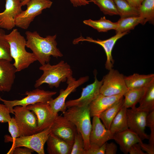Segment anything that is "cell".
Returning <instances> with one entry per match:
<instances>
[{"mask_svg": "<svg viewBox=\"0 0 154 154\" xmlns=\"http://www.w3.org/2000/svg\"><path fill=\"white\" fill-rule=\"evenodd\" d=\"M26 46L32 51L37 60L42 65L49 63L51 56L58 58L63 55L57 47L56 34L41 37L36 31L25 32Z\"/></svg>", "mask_w": 154, "mask_h": 154, "instance_id": "1", "label": "cell"}, {"mask_svg": "<svg viewBox=\"0 0 154 154\" xmlns=\"http://www.w3.org/2000/svg\"><path fill=\"white\" fill-rule=\"evenodd\" d=\"M9 43L11 56L14 60L13 64L17 72L28 68L37 60L32 53L27 51L26 40L17 29H14L9 34L5 36Z\"/></svg>", "mask_w": 154, "mask_h": 154, "instance_id": "2", "label": "cell"}, {"mask_svg": "<svg viewBox=\"0 0 154 154\" xmlns=\"http://www.w3.org/2000/svg\"><path fill=\"white\" fill-rule=\"evenodd\" d=\"M39 68L43 71V73L36 80L34 85L36 88L44 84H48L51 88H58L61 82L66 81L67 78L72 75L70 66L63 60L54 65H51L49 62L45 63L42 65Z\"/></svg>", "mask_w": 154, "mask_h": 154, "instance_id": "3", "label": "cell"}, {"mask_svg": "<svg viewBox=\"0 0 154 154\" xmlns=\"http://www.w3.org/2000/svg\"><path fill=\"white\" fill-rule=\"evenodd\" d=\"M68 108L63 113V116L75 126L83 138L85 149H87L90 146L89 137L92 127L89 105Z\"/></svg>", "mask_w": 154, "mask_h": 154, "instance_id": "4", "label": "cell"}, {"mask_svg": "<svg viewBox=\"0 0 154 154\" xmlns=\"http://www.w3.org/2000/svg\"><path fill=\"white\" fill-rule=\"evenodd\" d=\"M52 4L50 0H30L26 5V9L22 10L15 18V26L27 29L35 18L40 14L43 10L50 7Z\"/></svg>", "mask_w": 154, "mask_h": 154, "instance_id": "5", "label": "cell"}, {"mask_svg": "<svg viewBox=\"0 0 154 154\" xmlns=\"http://www.w3.org/2000/svg\"><path fill=\"white\" fill-rule=\"evenodd\" d=\"M14 118L18 127L20 136L38 132L37 120L34 113L27 106H16L13 108Z\"/></svg>", "mask_w": 154, "mask_h": 154, "instance_id": "6", "label": "cell"}, {"mask_svg": "<svg viewBox=\"0 0 154 154\" xmlns=\"http://www.w3.org/2000/svg\"><path fill=\"white\" fill-rule=\"evenodd\" d=\"M56 93L55 91H45L36 88L32 91H26L27 96L21 100H7L0 97V101L9 109L10 113L13 114V108L16 106H27L38 102L47 103L52 99V97Z\"/></svg>", "mask_w": 154, "mask_h": 154, "instance_id": "7", "label": "cell"}, {"mask_svg": "<svg viewBox=\"0 0 154 154\" xmlns=\"http://www.w3.org/2000/svg\"><path fill=\"white\" fill-rule=\"evenodd\" d=\"M51 126L35 134L20 136L16 138L11 141L12 145L7 153L16 147H24L31 149L38 154H44V145L51 133Z\"/></svg>", "mask_w": 154, "mask_h": 154, "instance_id": "8", "label": "cell"}, {"mask_svg": "<svg viewBox=\"0 0 154 154\" xmlns=\"http://www.w3.org/2000/svg\"><path fill=\"white\" fill-rule=\"evenodd\" d=\"M100 94L111 96L123 94L128 90L124 80V76L116 70L113 68L103 78Z\"/></svg>", "mask_w": 154, "mask_h": 154, "instance_id": "9", "label": "cell"}, {"mask_svg": "<svg viewBox=\"0 0 154 154\" xmlns=\"http://www.w3.org/2000/svg\"><path fill=\"white\" fill-rule=\"evenodd\" d=\"M89 79V77L88 76L81 77L77 80L72 76L68 78L66 88L65 90H61L60 94L57 97L47 102L54 112L58 114L59 112L62 113L64 112L67 108L66 105V100L67 97L72 92H74L77 88L87 82Z\"/></svg>", "mask_w": 154, "mask_h": 154, "instance_id": "10", "label": "cell"}, {"mask_svg": "<svg viewBox=\"0 0 154 154\" xmlns=\"http://www.w3.org/2000/svg\"><path fill=\"white\" fill-rule=\"evenodd\" d=\"M27 107L33 112L37 117L38 132L51 126L58 115L54 112L47 103L38 102Z\"/></svg>", "mask_w": 154, "mask_h": 154, "instance_id": "11", "label": "cell"}, {"mask_svg": "<svg viewBox=\"0 0 154 154\" xmlns=\"http://www.w3.org/2000/svg\"><path fill=\"white\" fill-rule=\"evenodd\" d=\"M148 113L136 107L126 110L128 128L136 133L142 140L149 139V135L145 131L146 117Z\"/></svg>", "mask_w": 154, "mask_h": 154, "instance_id": "12", "label": "cell"}, {"mask_svg": "<svg viewBox=\"0 0 154 154\" xmlns=\"http://www.w3.org/2000/svg\"><path fill=\"white\" fill-rule=\"evenodd\" d=\"M51 129V133L73 145L77 130L74 124L64 116H57Z\"/></svg>", "mask_w": 154, "mask_h": 154, "instance_id": "13", "label": "cell"}, {"mask_svg": "<svg viewBox=\"0 0 154 154\" xmlns=\"http://www.w3.org/2000/svg\"><path fill=\"white\" fill-rule=\"evenodd\" d=\"M129 31L123 33H117L114 36L105 40L99 39H94L92 38L87 37L85 38L82 36L75 39L73 41L74 44H77L79 42L86 41L99 44L103 48L106 56V60L105 64V68L109 70L114 67V60L112 54L113 49L117 41L124 35L127 34Z\"/></svg>", "mask_w": 154, "mask_h": 154, "instance_id": "14", "label": "cell"}, {"mask_svg": "<svg viewBox=\"0 0 154 154\" xmlns=\"http://www.w3.org/2000/svg\"><path fill=\"white\" fill-rule=\"evenodd\" d=\"M94 76V82L82 89L80 97L77 99L70 100L66 102L67 108L73 106L81 107L88 106L100 94L103 79L99 81L96 77V74H95Z\"/></svg>", "mask_w": 154, "mask_h": 154, "instance_id": "15", "label": "cell"}, {"mask_svg": "<svg viewBox=\"0 0 154 154\" xmlns=\"http://www.w3.org/2000/svg\"><path fill=\"white\" fill-rule=\"evenodd\" d=\"M5 9L0 13V28L7 30L15 26V19L22 11L21 0H5Z\"/></svg>", "mask_w": 154, "mask_h": 154, "instance_id": "16", "label": "cell"}, {"mask_svg": "<svg viewBox=\"0 0 154 154\" xmlns=\"http://www.w3.org/2000/svg\"><path fill=\"white\" fill-rule=\"evenodd\" d=\"M92 127L89 140L90 144L101 146L109 140L113 139L114 134L107 129L101 122L99 117H93Z\"/></svg>", "mask_w": 154, "mask_h": 154, "instance_id": "17", "label": "cell"}, {"mask_svg": "<svg viewBox=\"0 0 154 154\" xmlns=\"http://www.w3.org/2000/svg\"><path fill=\"white\" fill-rule=\"evenodd\" d=\"M123 97V94L107 96L100 94L89 105L90 117H99L102 112L115 104Z\"/></svg>", "mask_w": 154, "mask_h": 154, "instance_id": "18", "label": "cell"}, {"mask_svg": "<svg viewBox=\"0 0 154 154\" xmlns=\"http://www.w3.org/2000/svg\"><path fill=\"white\" fill-rule=\"evenodd\" d=\"M11 62L0 60V92H9L15 78L16 69Z\"/></svg>", "mask_w": 154, "mask_h": 154, "instance_id": "19", "label": "cell"}, {"mask_svg": "<svg viewBox=\"0 0 154 154\" xmlns=\"http://www.w3.org/2000/svg\"><path fill=\"white\" fill-rule=\"evenodd\" d=\"M113 139L119 145L121 151L125 154L128 153L132 145L142 141L136 133L129 129L114 134Z\"/></svg>", "mask_w": 154, "mask_h": 154, "instance_id": "20", "label": "cell"}, {"mask_svg": "<svg viewBox=\"0 0 154 154\" xmlns=\"http://www.w3.org/2000/svg\"><path fill=\"white\" fill-rule=\"evenodd\" d=\"M46 143L47 151L49 154H70L73 145L51 133Z\"/></svg>", "mask_w": 154, "mask_h": 154, "instance_id": "21", "label": "cell"}, {"mask_svg": "<svg viewBox=\"0 0 154 154\" xmlns=\"http://www.w3.org/2000/svg\"><path fill=\"white\" fill-rule=\"evenodd\" d=\"M124 80L128 89L143 88L147 87L154 81V74L134 73L128 76H124Z\"/></svg>", "mask_w": 154, "mask_h": 154, "instance_id": "22", "label": "cell"}, {"mask_svg": "<svg viewBox=\"0 0 154 154\" xmlns=\"http://www.w3.org/2000/svg\"><path fill=\"white\" fill-rule=\"evenodd\" d=\"M137 108L149 113L154 110V81L146 87Z\"/></svg>", "mask_w": 154, "mask_h": 154, "instance_id": "23", "label": "cell"}, {"mask_svg": "<svg viewBox=\"0 0 154 154\" xmlns=\"http://www.w3.org/2000/svg\"><path fill=\"white\" fill-rule=\"evenodd\" d=\"M127 109L122 106L113 119L109 129L113 134L129 129L127 122Z\"/></svg>", "mask_w": 154, "mask_h": 154, "instance_id": "24", "label": "cell"}, {"mask_svg": "<svg viewBox=\"0 0 154 154\" xmlns=\"http://www.w3.org/2000/svg\"><path fill=\"white\" fill-rule=\"evenodd\" d=\"M117 22L116 33L129 31L139 23L145 24L143 19L140 16L121 18Z\"/></svg>", "mask_w": 154, "mask_h": 154, "instance_id": "25", "label": "cell"}, {"mask_svg": "<svg viewBox=\"0 0 154 154\" xmlns=\"http://www.w3.org/2000/svg\"><path fill=\"white\" fill-rule=\"evenodd\" d=\"M146 87L137 89H128L124 93V98L122 106L126 108L136 107L144 94Z\"/></svg>", "mask_w": 154, "mask_h": 154, "instance_id": "26", "label": "cell"}, {"mask_svg": "<svg viewBox=\"0 0 154 154\" xmlns=\"http://www.w3.org/2000/svg\"><path fill=\"white\" fill-rule=\"evenodd\" d=\"M83 23L100 32H107L112 29L116 30L117 27V22H112L106 19L105 16L101 17L98 20H93L91 19L84 20Z\"/></svg>", "mask_w": 154, "mask_h": 154, "instance_id": "27", "label": "cell"}, {"mask_svg": "<svg viewBox=\"0 0 154 154\" xmlns=\"http://www.w3.org/2000/svg\"><path fill=\"white\" fill-rule=\"evenodd\" d=\"M124 97L115 104L102 112L99 117L105 127L109 129L112 122L120 109L123 102Z\"/></svg>", "mask_w": 154, "mask_h": 154, "instance_id": "28", "label": "cell"}, {"mask_svg": "<svg viewBox=\"0 0 154 154\" xmlns=\"http://www.w3.org/2000/svg\"><path fill=\"white\" fill-rule=\"evenodd\" d=\"M121 18L139 16L138 9L130 5L126 0H113Z\"/></svg>", "mask_w": 154, "mask_h": 154, "instance_id": "29", "label": "cell"}, {"mask_svg": "<svg viewBox=\"0 0 154 154\" xmlns=\"http://www.w3.org/2000/svg\"><path fill=\"white\" fill-rule=\"evenodd\" d=\"M139 16L145 24L149 22L153 23L154 19V0H144L138 8Z\"/></svg>", "mask_w": 154, "mask_h": 154, "instance_id": "30", "label": "cell"}, {"mask_svg": "<svg viewBox=\"0 0 154 154\" xmlns=\"http://www.w3.org/2000/svg\"><path fill=\"white\" fill-rule=\"evenodd\" d=\"M89 1L97 5L105 15H118L113 0H90Z\"/></svg>", "mask_w": 154, "mask_h": 154, "instance_id": "31", "label": "cell"}, {"mask_svg": "<svg viewBox=\"0 0 154 154\" xmlns=\"http://www.w3.org/2000/svg\"><path fill=\"white\" fill-rule=\"evenodd\" d=\"M6 35L3 29L0 28V60L11 62V56L9 45L5 38Z\"/></svg>", "mask_w": 154, "mask_h": 154, "instance_id": "32", "label": "cell"}, {"mask_svg": "<svg viewBox=\"0 0 154 154\" xmlns=\"http://www.w3.org/2000/svg\"><path fill=\"white\" fill-rule=\"evenodd\" d=\"M85 150L82 137L81 133L77 131L70 154H84Z\"/></svg>", "mask_w": 154, "mask_h": 154, "instance_id": "33", "label": "cell"}, {"mask_svg": "<svg viewBox=\"0 0 154 154\" xmlns=\"http://www.w3.org/2000/svg\"><path fill=\"white\" fill-rule=\"evenodd\" d=\"M8 123L9 131L11 137L6 135L5 137V142H11L20 136L19 130L14 117H11Z\"/></svg>", "mask_w": 154, "mask_h": 154, "instance_id": "34", "label": "cell"}, {"mask_svg": "<svg viewBox=\"0 0 154 154\" xmlns=\"http://www.w3.org/2000/svg\"><path fill=\"white\" fill-rule=\"evenodd\" d=\"M146 126L149 128L151 131L149 144L154 146V110L147 114L146 119Z\"/></svg>", "mask_w": 154, "mask_h": 154, "instance_id": "35", "label": "cell"}, {"mask_svg": "<svg viewBox=\"0 0 154 154\" xmlns=\"http://www.w3.org/2000/svg\"><path fill=\"white\" fill-rule=\"evenodd\" d=\"M106 143L101 147L94 144H90L89 148L85 150L84 154H105Z\"/></svg>", "mask_w": 154, "mask_h": 154, "instance_id": "36", "label": "cell"}, {"mask_svg": "<svg viewBox=\"0 0 154 154\" xmlns=\"http://www.w3.org/2000/svg\"><path fill=\"white\" fill-rule=\"evenodd\" d=\"M9 108L4 104H0V122H8L11 119Z\"/></svg>", "mask_w": 154, "mask_h": 154, "instance_id": "37", "label": "cell"}, {"mask_svg": "<svg viewBox=\"0 0 154 154\" xmlns=\"http://www.w3.org/2000/svg\"><path fill=\"white\" fill-rule=\"evenodd\" d=\"M34 151L24 147H18L15 148L11 151L7 153L10 154H31Z\"/></svg>", "mask_w": 154, "mask_h": 154, "instance_id": "38", "label": "cell"}, {"mask_svg": "<svg viewBox=\"0 0 154 154\" xmlns=\"http://www.w3.org/2000/svg\"><path fill=\"white\" fill-rule=\"evenodd\" d=\"M128 153L130 154H146L141 149L138 143H135L132 145L130 147Z\"/></svg>", "mask_w": 154, "mask_h": 154, "instance_id": "39", "label": "cell"}, {"mask_svg": "<svg viewBox=\"0 0 154 154\" xmlns=\"http://www.w3.org/2000/svg\"><path fill=\"white\" fill-rule=\"evenodd\" d=\"M117 150V147L116 144L113 142H106L105 154H116Z\"/></svg>", "mask_w": 154, "mask_h": 154, "instance_id": "40", "label": "cell"}, {"mask_svg": "<svg viewBox=\"0 0 154 154\" xmlns=\"http://www.w3.org/2000/svg\"><path fill=\"white\" fill-rule=\"evenodd\" d=\"M141 149L146 152L147 154H154V146L149 144H147L143 143L142 141L139 143Z\"/></svg>", "mask_w": 154, "mask_h": 154, "instance_id": "41", "label": "cell"}, {"mask_svg": "<svg viewBox=\"0 0 154 154\" xmlns=\"http://www.w3.org/2000/svg\"><path fill=\"white\" fill-rule=\"evenodd\" d=\"M74 7L86 5L89 3V1L87 0H70Z\"/></svg>", "mask_w": 154, "mask_h": 154, "instance_id": "42", "label": "cell"}, {"mask_svg": "<svg viewBox=\"0 0 154 154\" xmlns=\"http://www.w3.org/2000/svg\"><path fill=\"white\" fill-rule=\"evenodd\" d=\"M144 0H131L127 1L131 6L138 9Z\"/></svg>", "mask_w": 154, "mask_h": 154, "instance_id": "43", "label": "cell"}, {"mask_svg": "<svg viewBox=\"0 0 154 154\" xmlns=\"http://www.w3.org/2000/svg\"><path fill=\"white\" fill-rule=\"evenodd\" d=\"M30 0H23L21 2L22 6L26 5L27 3L30 1Z\"/></svg>", "mask_w": 154, "mask_h": 154, "instance_id": "44", "label": "cell"}, {"mask_svg": "<svg viewBox=\"0 0 154 154\" xmlns=\"http://www.w3.org/2000/svg\"><path fill=\"white\" fill-rule=\"evenodd\" d=\"M127 1H130L131 0H126Z\"/></svg>", "mask_w": 154, "mask_h": 154, "instance_id": "45", "label": "cell"}, {"mask_svg": "<svg viewBox=\"0 0 154 154\" xmlns=\"http://www.w3.org/2000/svg\"><path fill=\"white\" fill-rule=\"evenodd\" d=\"M23 0H21V2H22L23 1Z\"/></svg>", "mask_w": 154, "mask_h": 154, "instance_id": "46", "label": "cell"}]
</instances>
